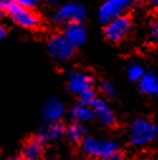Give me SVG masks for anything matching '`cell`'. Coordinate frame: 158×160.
Returning <instances> with one entry per match:
<instances>
[{
    "instance_id": "obj_1",
    "label": "cell",
    "mask_w": 158,
    "mask_h": 160,
    "mask_svg": "<svg viewBox=\"0 0 158 160\" xmlns=\"http://www.w3.org/2000/svg\"><path fill=\"white\" fill-rule=\"evenodd\" d=\"M0 10L9 15V18L19 27L27 29H34L39 25L38 14L32 10L30 7H24L14 0H0Z\"/></svg>"
},
{
    "instance_id": "obj_2",
    "label": "cell",
    "mask_w": 158,
    "mask_h": 160,
    "mask_svg": "<svg viewBox=\"0 0 158 160\" xmlns=\"http://www.w3.org/2000/svg\"><path fill=\"white\" fill-rule=\"evenodd\" d=\"M68 91L73 95L78 96L80 102L91 103L95 98L94 91V79L90 74L85 72H71L68 74V82H67Z\"/></svg>"
},
{
    "instance_id": "obj_3",
    "label": "cell",
    "mask_w": 158,
    "mask_h": 160,
    "mask_svg": "<svg viewBox=\"0 0 158 160\" xmlns=\"http://www.w3.org/2000/svg\"><path fill=\"white\" fill-rule=\"evenodd\" d=\"M158 128L149 120L137 118L130 125V141L133 145L140 146L153 141L157 138Z\"/></svg>"
},
{
    "instance_id": "obj_4",
    "label": "cell",
    "mask_w": 158,
    "mask_h": 160,
    "mask_svg": "<svg viewBox=\"0 0 158 160\" xmlns=\"http://www.w3.org/2000/svg\"><path fill=\"white\" fill-rule=\"evenodd\" d=\"M81 148L86 155L100 159L105 155L118 151L119 145H118L116 141L110 140V139H100V138H95V136H87L81 140Z\"/></svg>"
},
{
    "instance_id": "obj_5",
    "label": "cell",
    "mask_w": 158,
    "mask_h": 160,
    "mask_svg": "<svg viewBox=\"0 0 158 160\" xmlns=\"http://www.w3.org/2000/svg\"><path fill=\"white\" fill-rule=\"evenodd\" d=\"M86 18V9L78 3H68L60 7L52 17V20L57 24L82 23Z\"/></svg>"
},
{
    "instance_id": "obj_6",
    "label": "cell",
    "mask_w": 158,
    "mask_h": 160,
    "mask_svg": "<svg viewBox=\"0 0 158 160\" xmlns=\"http://www.w3.org/2000/svg\"><path fill=\"white\" fill-rule=\"evenodd\" d=\"M132 4L133 0H106L99 9V20L106 24L118 17L124 15Z\"/></svg>"
},
{
    "instance_id": "obj_7",
    "label": "cell",
    "mask_w": 158,
    "mask_h": 160,
    "mask_svg": "<svg viewBox=\"0 0 158 160\" xmlns=\"http://www.w3.org/2000/svg\"><path fill=\"white\" fill-rule=\"evenodd\" d=\"M132 28V20L127 15H120L105 24L104 34L110 42H120Z\"/></svg>"
},
{
    "instance_id": "obj_8",
    "label": "cell",
    "mask_w": 158,
    "mask_h": 160,
    "mask_svg": "<svg viewBox=\"0 0 158 160\" xmlns=\"http://www.w3.org/2000/svg\"><path fill=\"white\" fill-rule=\"evenodd\" d=\"M48 51L55 59L65 62L73 56L75 47L67 41L63 34H55L48 41Z\"/></svg>"
},
{
    "instance_id": "obj_9",
    "label": "cell",
    "mask_w": 158,
    "mask_h": 160,
    "mask_svg": "<svg viewBox=\"0 0 158 160\" xmlns=\"http://www.w3.org/2000/svg\"><path fill=\"white\" fill-rule=\"evenodd\" d=\"M90 105L94 110L95 117L99 120L100 124H103L104 126H113L115 124V115L104 100L95 97Z\"/></svg>"
},
{
    "instance_id": "obj_10",
    "label": "cell",
    "mask_w": 158,
    "mask_h": 160,
    "mask_svg": "<svg viewBox=\"0 0 158 160\" xmlns=\"http://www.w3.org/2000/svg\"><path fill=\"white\" fill-rule=\"evenodd\" d=\"M63 35L75 48H77L85 43L87 33L81 23H70L65 25Z\"/></svg>"
},
{
    "instance_id": "obj_11",
    "label": "cell",
    "mask_w": 158,
    "mask_h": 160,
    "mask_svg": "<svg viewBox=\"0 0 158 160\" xmlns=\"http://www.w3.org/2000/svg\"><path fill=\"white\" fill-rule=\"evenodd\" d=\"M63 112H65V106H63L62 101L57 97L48 98L42 107V115H43L45 120L48 122L58 121L62 117Z\"/></svg>"
},
{
    "instance_id": "obj_12",
    "label": "cell",
    "mask_w": 158,
    "mask_h": 160,
    "mask_svg": "<svg viewBox=\"0 0 158 160\" xmlns=\"http://www.w3.org/2000/svg\"><path fill=\"white\" fill-rule=\"evenodd\" d=\"M45 142L37 136L28 140L20 151V158L23 160H41L43 155Z\"/></svg>"
},
{
    "instance_id": "obj_13",
    "label": "cell",
    "mask_w": 158,
    "mask_h": 160,
    "mask_svg": "<svg viewBox=\"0 0 158 160\" xmlns=\"http://www.w3.org/2000/svg\"><path fill=\"white\" fill-rule=\"evenodd\" d=\"M63 134H66V130H65L63 125L60 124L58 121H55V122H50V125L47 128H45L43 130L39 131L37 138L41 139L46 144L47 141L58 140Z\"/></svg>"
},
{
    "instance_id": "obj_14",
    "label": "cell",
    "mask_w": 158,
    "mask_h": 160,
    "mask_svg": "<svg viewBox=\"0 0 158 160\" xmlns=\"http://www.w3.org/2000/svg\"><path fill=\"white\" fill-rule=\"evenodd\" d=\"M71 116H72V118L75 120V121L82 124V122H86V121L92 120L95 117V113H94V110H92L90 103L78 102L72 107Z\"/></svg>"
},
{
    "instance_id": "obj_15",
    "label": "cell",
    "mask_w": 158,
    "mask_h": 160,
    "mask_svg": "<svg viewBox=\"0 0 158 160\" xmlns=\"http://www.w3.org/2000/svg\"><path fill=\"white\" fill-rule=\"evenodd\" d=\"M139 88L147 95L158 97V76L152 72L144 73L143 77L139 79Z\"/></svg>"
},
{
    "instance_id": "obj_16",
    "label": "cell",
    "mask_w": 158,
    "mask_h": 160,
    "mask_svg": "<svg viewBox=\"0 0 158 160\" xmlns=\"http://www.w3.org/2000/svg\"><path fill=\"white\" fill-rule=\"evenodd\" d=\"M66 135L68 138V140L77 142V141H81L85 135H86V129L81 122H77L75 121L73 124H71L67 129H66Z\"/></svg>"
},
{
    "instance_id": "obj_17",
    "label": "cell",
    "mask_w": 158,
    "mask_h": 160,
    "mask_svg": "<svg viewBox=\"0 0 158 160\" xmlns=\"http://www.w3.org/2000/svg\"><path fill=\"white\" fill-rule=\"evenodd\" d=\"M128 77L130 81H139V79L143 77L144 74V69L140 64L138 63H132L129 67H128Z\"/></svg>"
},
{
    "instance_id": "obj_18",
    "label": "cell",
    "mask_w": 158,
    "mask_h": 160,
    "mask_svg": "<svg viewBox=\"0 0 158 160\" xmlns=\"http://www.w3.org/2000/svg\"><path fill=\"white\" fill-rule=\"evenodd\" d=\"M101 90H103V92H104L106 96H109V97H111V96L115 95V87H114V85H113L111 82H104V83L101 85Z\"/></svg>"
},
{
    "instance_id": "obj_19",
    "label": "cell",
    "mask_w": 158,
    "mask_h": 160,
    "mask_svg": "<svg viewBox=\"0 0 158 160\" xmlns=\"http://www.w3.org/2000/svg\"><path fill=\"white\" fill-rule=\"evenodd\" d=\"M99 160H123V155L119 151H115V152H111L109 155H105V156L100 158Z\"/></svg>"
},
{
    "instance_id": "obj_20",
    "label": "cell",
    "mask_w": 158,
    "mask_h": 160,
    "mask_svg": "<svg viewBox=\"0 0 158 160\" xmlns=\"http://www.w3.org/2000/svg\"><path fill=\"white\" fill-rule=\"evenodd\" d=\"M150 35L158 42V22H153L150 24Z\"/></svg>"
},
{
    "instance_id": "obj_21",
    "label": "cell",
    "mask_w": 158,
    "mask_h": 160,
    "mask_svg": "<svg viewBox=\"0 0 158 160\" xmlns=\"http://www.w3.org/2000/svg\"><path fill=\"white\" fill-rule=\"evenodd\" d=\"M15 3H18V4H20V5H24V7H33L34 5V2L33 0H14Z\"/></svg>"
},
{
    "instance_id": "obj_22",
    "label": "cell",
    "mask_w": 158,
    "mask_h": 160,
    "mask_svg": "<svg viewBox=\"0 0 158 160\" xmlns=\"http://www.w3.org/2000/svg\"><path fill=\"white\" fill-rule=\"evenodd\" d=\"M5 34H7V29L2 24H0V41H2V39L5 37Z\"/></svg>"
},
{
    "instance_id": "obj_23",
    "label": "cell",
    "mask_w": 158,
    "mask_h": 160,
    "mask_svg": "<svg viewBox=\"0 0 158 160\" xmlns=\"http://www.w3.org/2000/svg\"><path fill=\"white\" fill-rule=\"evenodd\" d=\"M150 3L154 8H158V0H150Z\"/></svg>"
},
{
    "instance_id": "obj_24",
    "label": "cell",
    "mask_w": 158,
    "mask_h": 160,
    "mask_svg": "<svg viewBox=\"0 0 158 160\" xmlns=\"http://www.w3.org/2000/svg\"><path fill=\"white\" fill-rule=\"evenodd\" d=\"M51 4H57V0H50Z\"/></svg>"
},
{
    "instance_id": "obj_25",
    "label": "cell",
    "mask_w": 158,
    "mask_h": 160,
    "mask_svg": "<svg viewBox=\"0 0 158 160\" xmlns=\"http://www.w3.org/2000/svg\"><path fill=\"white\" fill-rule=\"evenodd\" d=\"M33 2H34V4H35V3H39V2H42V0H33Z\"/></svg>"
},
{
    "instance_id": "obj_26",
    "label": "cell",
    "mask_w": 158,
    "mask_h": 160,
    "mask_svg": "<svg viewBox=\"0 0 158 160\" xmlns=\"http://www.w3.org/2000/svg\"><path fill=\"white\" fill-rule=\"evenodd\" d=\"M0 160H5V159H3V158H0Z\"/></svg>"
},
{
    "instance_id": "obj_27",
    "label": "cell",
    "mask_w": 158,
    "mask_h": 160,
    "mask_svg": "<svg viewBox=\"0 0 158 160\" xmlns=\"http://www.w3.org/2000/svg\"><path fill=\"white\" fill-rule=\"evenodd\" d=\"M2 14H3V13H2V10H0V15H2Z\"/></svg>"
},
{
    "instance_id": "obj_28",
    "label": "cell",
    "mask_w": 158,
    "mask_h": 160,
    "mask_svg": "<svg viewBox=\"0 0 158 160\" xmlns=\"http://www.w3.org/2000/svg\"><path fill=\"white\" fill-rule=\"evenodd\" d=\"M85 160H86V159H85Z\"/></svg>"
}]
</instances>
